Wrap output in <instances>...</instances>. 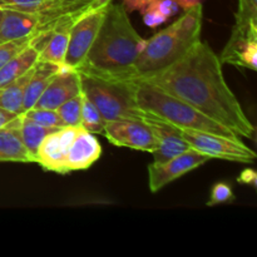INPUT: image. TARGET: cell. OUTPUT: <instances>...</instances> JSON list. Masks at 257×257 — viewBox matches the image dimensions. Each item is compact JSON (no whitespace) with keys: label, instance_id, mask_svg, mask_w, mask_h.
Returning <instances> with one entry per match:
<instances>
[{"label":"cell","instance_id":"cell-1","mask_svg":"<svg viewBox=\"0 0 257 257\" xmlns=\"http://www.w3.org/2000/svg\"><path fill=\"white\" fill-rule=\"evenodd\" d=\"M142 80L188 103L238 138H253L255 127L226 83L220 58L207 43L200 40L180 60Z\"/></svg>","mask_w":257,"mask_h":257},{"label":"cell","instance_id":"cell-2","mask_svg":"<svg viewBox=\"0 0 257 257\" xmlns=\"http://www.w3.org/2000/svg\"><path fill=\"white\" fill-rule=\"evenodd\" d=\"M145 42L133 28L123 4L109 3L97 37L77 70L107 82L136 80V63Z\"/></svg>","mask_w":257,"mask_h":257},{"label":"cell","instance_id":"cell-3","mask_svg":"<svg viewBox=\"0 0 257 257\" xmlns=\"http://www.w3.org/2000/svg\"><path fill=\"white\" fill-rule=\"evenodd\" d=\"M202 18V4L198 3L185 10L173 24L146 40L136 63V80L146 79L166 69L197 44L201 40Z\"/></svg>","mask_w":257,"mask_h":257},{"label":"cell","instance_id":"cell-4","mask_svg":"<svg viewBox=\"0 0 257 257\" xmlns=\"http://www.w3.org/2000/svg\"><path fill=\"white\" fill-rule=\"evenodd\" d=\"M135 98L138 107L143 110L162 118L181 130L202 131L230 138H238L232 131L211 119L195 107L147 82L135 80Z\"/></svg>","mask_w":257,"mask_h":257},{"label":"cell","instance_id":"cell-5","mask_svg":"<svg viewBox=\"0 0 257 257\" xmlns=\"http://www.w3.org/2000/svg\"><path fill=\"white\" fill-rule=\"evenodd\" d=\"M82 92L98 108L104 120L132 119L148 123L152 113L138 107L135 98V80L107 82L80 74Z\"/></svg>","mask_w":257,"mask_h":257},{"label":"cell","instance_id":"cell-6","mask_svg":"<svg viewBox=\"0 0 257 257\" xmlns=\"http://www.w3.org/2000/svg\"><path fill=\"white\" fill-rule=\"evenodd\" d=\"M181 135L191 148L210 158L252 163L257 157L255 151L247 147L240 138H230L195 130H181Z\"/></svg>","mask_w":257,"mask_h":257},{"label":"cell","instance_id":"cell-7","mask_svg":"<svg viewBox=\"0 0 257 257\" xmlns=\"http://www.w3.org/2000/svg\"><path fill=\"white\" fill-rule=\"evenodd\" d=\"M107 7L108 4L89 10L70 28L69 43L65 53L64 64L72 69L77 70L87 57L104 19Z\"/></svg>","mask_w":257,"mask_h":257},{"label":"cell","instance_id":"cell-8","mask_svg":"<svg viewBox=\"0 0 257 257\" xmlns=\"http://www.w3.org/2000/svg\"><path fill=\"white\" fill-rule=\"evenodd\" d=\"M103 136L117 147H128L151 153L157 150L160 145L153 128L141 120H105Z\"/></svg>","mask_w":257,"mask_h":257},{"label":"cell","instance_id":"cell-9","mask_svg":"<svg viewBox=\"0 0 257 257\" xmlns=\"http://www.w3.org/2000/svg\"><path fill=\"white\" fill-rule=\"evenodd\" d=\"M208 160H211L208 156L190 148L167 162L151 163L148 166V183L151 192H158L168 183L173 182L190 171L196 170Z\"/></svg>","mask_w":257,"mask_h":257},{"label":"cell","instance_id":"cell-10","mask_svg":"<svg viewBox=\"0 0 257 257\" xmlns=\"http://www.w3.org/2000/svg\"><path fill=\"white\" fill-rule=\"evenodd\" d=\"M79 127H63L49 133L40 143L35 162L45 171L65 175L67 156Z\"/></svg>","mask_w":257,"mask_h":257},{"label":"cell","instance_id":"cell-11","mask_svg":"<svg viewBox=\"0 0 257 257\" xmlns=\"http://www.w3.org/2000/svg\"><path fill=\"white\" fill-rule=\"evenodd\" d=\"M80 92V73L63 63L59 65V72L48 84L33 108L57 109L63 103L79 94Z\"/></svg>","mask_w":257,"mask_h":257},{"label":"cell","instance_id":"cell-12","mask_svg":"<svg viewBox=\"0 0 257 257\" xmlns=\"http://www.w3.org/2000/svg\"><path fill=\"white\" fill-rule=\"evenodd\" d=\"M221 64L257 69V30H245L233 25L231 37L220 57Z\"/></svg>","mask_w":257,"mask_h":257},{"label":"cell","instance_id":"cell-13","mask_svg":"<svg viewBox=\"0 0 257 257\" xmlns=\"http://www.w3.org/2000/svg\"><path fill=\"white\" fill-rule=\"evenodd\" d=\"M148 124L153 128L155 133L157 135L160 145L152 155L155 157V163H163L170 161L171 158L181 155L185 151L190 150V145L183 140L181 135V128L166 122L162 118L153 114L152 119Z\"/></svg>","mask_w":257,"mask_h":257},{"label":"cell","instance_id":"cell-14","mask_svg":"<svg viewBox=\"0 0 257 257\" xmlns=\"http://www.w3.org/2000/svg\"><path fill=\"white\" fill-rule=\"evenodd\" d=\"M100 155H102V147L97 137H94L93 133L79 127L67 156L65 166L68 172L88 170L93 163L99 160Z\"/></svg>","mask_w":257,"mask_h":257},{"label":"cell","instance_id":"cell-15","mask_svg":"<svg viewBox=\"0 0 257 257\" xmlns=\"http://www.w3.org/2000/svg\"><path fill=\"white\" fill-rule=\"evenodd\" d=\"M3 9L4 12L0 20V44L33 35L38 25L37 15L9 8Z\"/></svg>","mask_w":257,"mask_h":257},{"label":"cell","instance_id":"cell-16","mask_svg":"<svg viewBox=\"0 0 257 257\" xmlns=\"http://www.w3.org/2000/svg\"><path fill=\"white\" fill-rule=\"evenodd\" d=\"M0 162H30L20 135V114L0 128Z\"/></svg>","mask_w":257,"mask_h":257},{"label":"cell","instance_id":"cell-17","mask_svg":"<svg viewBox=\"0 0 257 257\" xmlns=\"http://www.w3.org/2000/svg\"><path fill=\"white\" fill-rule=\"evenodd\" d=\"M58 72H59V65L58 64L43 62V60H38L35 63L33 74L28 82L27 88H25L22 113L27 112L34 107L42 93L44 92L45 88L52 82V79L57 75Z\"/></svg>","mask_w":257,"mask_h":257},{"label":"cell","instance_id":"cell-18","mask_svg":"<svg viewBox=\"0 0 257 257\" xmlns=\"http://www.w3.org/2000/svg\"><path fill=\"white\" fill-rule=\"evenodd\" d=\"M38 60H39V52L32 45H28L25 49L18 53L0 68V88L25 74L28 70L34 67Z\"/></svg>","mask_w":257,"mask_h":257},{"label":"cell","instance_id":"cell-19","mask_svg":"<svg viewBox=\"0 0 257 257\" xmlns=\"http://www.w3.org/2000/svg\"><path fill=\"white\" fill-rule=\"evenodd\" d=\"M33 70H34V67L22 77L17 78L12 83L0 88V109L15 113V114H22L23 98H24L25 88L32 77Z\"/></svg>","mask_w":257,"mask_h":257},{"label":"cell","instance_id":"cell-20","mask_svg":"<svg viewBox=\"0 0 257 257\" xmlns=\"http://www.w3.org/2000/svg\"><path fill=\"white\" fill-rule=\"evenodd\" d=\"M54 131L57 130L43 127L30 118L25 117L24 114H20V135H22L23 143L27 148L28 155H29L30 162H35L40 143L49 133L54 132Z\"/></svg>","mask_w":257,"mask_h":257},{"label":"cell","instance_id":"cell-21","mask_svg":"<svg viewBox=\"0 0 257 257\" xmlns=\"http://www.w3.org/2000/svg\"><path fill=\"white\" fill-rule=\"evenodd\" d=\"M69 32L70 29L55 30L48 40L47 45L39 53V60L58 65L63 64L69 43Z\"/></svg>","mask_w":257,"mask_h":257},{"label":"cell","instance_id":"cell-22","mask_svg":"<svg viewBox=\"0 0 257 257\" xmlns=\"http://www.w3.org/2000/svg\"><path fill=\"white\" fill-rule=\"evenodd\" d=\"M104 122L98 108L92 100L83 93L82 100V120L80 127L93 135H104Z\"/></svg>","mask_w":257,"mask_h":257},{"label":"cell","instance_id":"cell-23","mask_svg":"<svg viewBox=\"0 0 257 257\" xmlns=\"http://www.w3.org/2000/svg\"><path fill=\"white\" fill-rule=\"evenodd\" d=\"M82 100L83 92L74 95L73 98L63 103L60 107L57 108L58 114L62 118L65 127H80L82 120Z\"/></svg>","mask_w":257,"mask_h":257},{"label":"cell","instance_id":"cell-24","mask_svg":"<svg viewBox=\"0 0 257 257\" xmlns=\"http://www.w3.org/2000/svg\"><path fill=\"white\" fill-rule=\"evenodd\" d=\"M235 27L245 30H257V0H238Z\"/></svg>","mask_w":257,"mask_h":257},{"label":"cell","instance_id":"cell-25","mask_svg":"<svg viewBox=\"0 0 257 257\" xmlns=\"http://www.w3.org/2000/svg\"><path fill=\"white\" fill-rule=\"evenodd\" d=\"M25 117L30 118L38 124L47 128H53V130H59V128L65 127L62 118L58 114L57 109H44V108H32L27 112L22 113Z\"/></svg>","mask_w":257,"mask_h":257},{"label":"cell","instance_id":"cell-26","mask_svg":"<svg viewBox=\"0 0 257 257\" xmlns=\"http://www.w3.org/2000/svg\"><path fill=\"white\" fill-rule=\"evenodd\" d=\"M30 39H32V35L30 37H23L19 39L10 40V42L2 43L0 44V68L8 62V60L12 59L13 57L18 54V53L22 52L23 49L29 45Z\"/></svg>","mask_w":257,"mask_h":257},{"label":"cell","instance_id":"cell-27","mask_svg":"<svg viewBox=\"0 0 257 257\" xmlns=\"http://www.w3.org/2000/svg\"><path fill=\"white\" fill-rule=\"evenodd\" d=\"M233 201H235V195L231 186L225 182H218L212 187L210 201L206 205L208 207H212V206L222 205V203H231Z\"/></svg>","mask_w":257,"mask_h":257},{"label":"cell","instance_id":"cell-28","mask_svg":"<svg viewBox=\"0 0 257 257\" xmlns=\"http://www.w3.org/2000/svg\"><path fill=\"white\" fill-rule=\"evenodd\" d=\"M141 14L143 17V23L150 28H157L167 22V19L158 12L157 7H156V0H153L145 9L141 10Z\"/></svg>","mask_w":257,"mask_h":257},{"label":"cell","instance_id":"cell-29","mask_svg":"<svg viewBox=\"0 0 257 257\" xmlns=\"http://www.w3.org/2000/svg\"><path fill=\"white\" fill-rule=\"evenodd\" d=\"M43 0H0V7L30 13Z\"/></svg>","mask_w":257,"mask_h":257},{"label":"cell","instance_id":"cell-30","mask_svg":"<svg viewBox=\"0 0 257 257\" xmlns=\"http://www.w3.org/2000/svg\"><path fill=\"white\" fill-rule=\"evenodd\" d=\"M238 183H242V185L251 186V187L257 188V173L252 168H246L242 172L240 173V176L237 177Z\"/></svg>","mask_w":257,"mask_h":257},{"label":"cell","instance_id":"cell-31","mask_svg":"<svg viewBox=\"0 0 257 257\" xmlns=\"http://www.w3.org/2000/svg\"><path fill=\"white\" fill-rule=\"evenodd\" d=\"M153 0H123V7L127 10V13L135 12V10H143L146 7L152 3Z\"/></svg>","mask_w":257,"mask_h":257},{"label":"cell","instance_id":"cell-32","mask_svg":"<svg viewBox=\"0 0 257 257\" xmlns=\"http://www.w3.org/2000/svg\"><path fill=\"white\" fill-rule=\"evenodd\" d=\"M19 114H15V113L8 112V110L0 109V128H3L4 125H7L8 123L12 122L14 118H17Z\"/></svg>","mask_w":257,"mask_h":257},{"label":"cell","instance_id":"cell-33","mask_svg":"<svg viewBox=\"0 0 257 257\" xmlns=\"http://www.w3.org/2000/svg\"><path fill=\"white\" fill-rule=\"evenodd\" d=\"M176 2L178 3V5H180L181 8H183L185 10H187V9H190L191 7H193V5L201 3V0H176Z\"/></svg>","mask_w":257,"mask_h":257},{"label":"cell","instance_id":"cell-34","mask_svg":"<svg viewBox=\"0 0 257 257\" xmlns=\"http://www.w3.org/2000/svg\"><path fill=\"white\" fill-rule=\"evenodd\" d=\"M3 12H4V9H3V8L0 7V20H2V17H3Z\"/></svg>","mask_w":257,"mask_h":257}]
</instances>
